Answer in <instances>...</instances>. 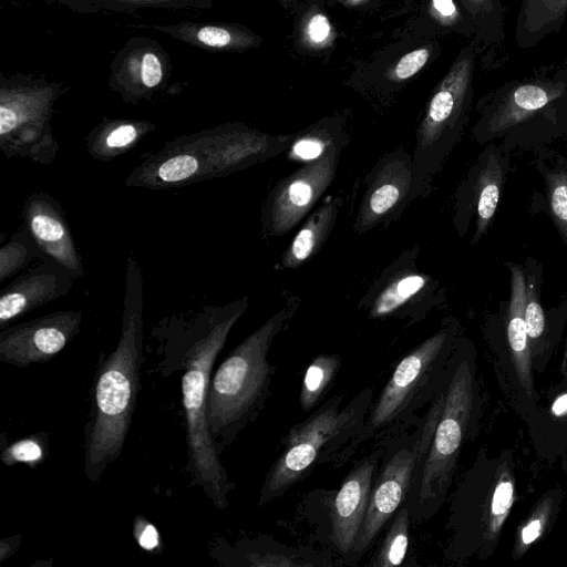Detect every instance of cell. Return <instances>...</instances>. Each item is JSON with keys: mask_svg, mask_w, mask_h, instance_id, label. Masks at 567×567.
I'll return each instance as SVG.
<instances>
[{"mask_svg": "<svg viewBox=\"0 0 567 567\" xmlns=\"http://www.w3.org/2000/svg\"><path fill=\"white\" fill-rule=\"evenodd\" d=\"M423 422L424 414L415 425L389 437L372 483L363 524L344 565H355L363 557L405 503L424 445Z\"/></svg>", "mask_w": 567, "mask_h": 567, "instance_id": "obj_9", "label": "cell"}, {"mask_svg": "<svg viewBox=\"0 0 567 567\" xmlns=\"http://www.w3.org/2000/svg\"><path fill=\"white\" fill-rule=\"evenodd\" d=\"M347 144L331 147L322 157L302 164L275 185L262 206L266 235L284 236L308 215L334 179Z\"/></svg>", "mask_w": 567, "mask_h": 567, "instance_id": "obj_11", "label": "cell"}, {"mask_svg": "<svg viewBox=\"0 0 567 567\" xmlns=\"http://www.w3.org/2000/svg\"><path fill=\"white\" fill-rule=\"evenodd\" d=\"M79 276L51 258H43L0 291V328L34 309L64 297Z\"/></svg>", "mask_w": 567, "mask_h": 567, "instance_id": "obj_17", "label": "cell"}, {"mask_svg": "<svg viewBox=\"0 0 567 567\" xmlns=\"http://www.w3.org/2000/svg\"><path fill=\"white\" fill-rule=\"evenodd\" d=\"M210 556L224 566L247 567H327L337 565L330 551L286 546L270 537L239 539L229 545L218 542Z\"/></svg>", "mask_w": 567, "mask_h": 567, "instance_id": "obj_19", "label": "cell"}, {"mask_svg": "<svg viewBox=\"0 0 567 567\" xmlns=\"http://www.w3.org/2000/svg\"><path fill=\"white\" fill-rule=\"evenodd\" d=\"M433 8L443 18H452L456 13L453 0H432Z\"/></svg>", "mask_w": 567, "mask_h": 567, "instance_id": "obj_39", "label": "cell"}, {"mask_svg": "<svg viewBox=\"0 0 567 567\" xmlns=\"http://www.w3.org/2000/svg\"><path fill=\"white\" fill-rule=\"evenodd\" d=\"M60 145L47 123V99L18 96L0 104V151L10 158L52 164Z\"/></svg>", "mask_w": 567, "mask_h": 567, "instance_id": "obj_16", "label": "cell"}, {"mask_svg": "<svg viewBox=\"0 0 567 567\" xmlns=\"http://www.w3.org/2000/svg\"><path fill=\"white\" fill-rule=\"evenodd\" d=\"M474 406V367L460 338L443 386L436 423L432 416L423 423L424 445L405 501L412 524L426 522L441 508L453 480Z\"/></svg>", "mask_w": 567, "mask_h": 567, "instance_id": "obj_6", "label": "cell"}, {"mask_svg": "<svg viewBox=\"0 0 567 567\" xmlns=\"http://www.w3.org/2000/svg\"><path fill=\"white\" fill-rule=\"evenodd\" d=\"M509 272V298L505 311V332L511 358L520 386L535 395L532 350L524 320L525 274L523 264L505 261Z\"/></svg>", "mask_w": 567, "mask_h": 567, "instance_id": "obj_21", "label": "cell"}, {"mask_svg": "<svg viewBox=\"0 0 567 567\" xmlns=\"http://www.w3.org/2000/svg\"><path fill=\"white\" fill-rule=\"evenodd\" d=\"M429 50L427 49H416L403 58L400 59L398 64L394 68L393 78L395 80H406L413 76L417 71H420L429 59Z\"/></svg>", "mask_w": 567, "mask_h": 567, "instance_id": "obj_34", "label": "cell"}, {"mask_svg": "<svg viewBox=\"0 0 567 567\" xmlns=\"http://www.w3.org/2000/svg\"><path fill=\"white\" fill-rule=\"evenodd\" d=\"M563 372L567 374V349L564 357Z\"/></svg>", "mask_w": 567, "mask_h": 567, "instance_id": "obj_41", "label": "cell"}, {"mask_svg": "<svg viewBox=\"0 0 567 567\" xmlns=\"http://www.w3.org/2000/svg\"><path fill=\"white\" fill-rule=\"evenodd\" d=\"M389 437L370 445L368 453L354 463L340 487L333 492L329 513L330 542L333 550L341 556L343 565L355 545L363 524L372 483Z\"/></svg>", "mask_w": 567, "mask_h": 567, "instance_id": "obj_15", "label": "cell"}, {"mask_svg": "<svg viewBox=\"0 0 567 567\" xmlns=\"http://www.w3.org/2000/svg\"><path fill=\"white\" fill-rule=\"evenodd\" d=\"M460 322L449 317L395 365L369 409L360 433L338 454L333 468L344 466L360 450L415 425L442 386L460 340Z\"/></svg>", "mask_w": 567, "mask_h": 567, "instance_id": "obj_4", "label": "cell"}, {"mask_svg": "<svg viewBox=\"0 0 567 567\" xmlns=\"http://www.w3.org/2000/svg\"><path fill=\"white\" fill-rule=\"evenodd\" d=\"M341 195H329L299 228L280 258L284 268L293 269L311 259L327 243L343 206Z\"/></svg>", "mask_w": 567, "mask_h": 567, "instance_id": "obj_22", "label": "cell"}, {"mask_svg": "<svg viewBox=\"0 0 567 567\" xmlns=\"http://www.w3.org/2000/svg\"><path fill=\"white\" fill-rule=\"evenodd\" d=\"M344 398L343 392L332 395L289 429L280 442V454L264 477L259 507L282 496L317 466L332 463L360 433L374 400L373 388H364L343 405Z\"/></svg>", "mask_w": 567, "mask_h": 567, "instance_id": "obj_7", "label": "cell"}, {"mask_svg": "<svg viewBox=\"0 0 567 567\" xmlns=\"http://www.w3.org/2000/svg\"><path fill=\"white\" fill-rule=\"evenodd\" d=\"M133 535L142 549L150 553H159L162 543L158 530L145 517L141 515L135 517Z\"/></svg>", "mask_w": 567, "mask_h": 567, "instance_id": "obj_33", "label": "cell"}, {"mask_svg": "<svg viewBox=\"0 0 567 567\" xmlns=\"http://www.w3.org/2000/svg\"><path fill=\"white\" fill-rule=\"evenodd\" d=\"M197 39L208 47L221 48L231 41V34L224 28L204 27L197 32Z\"/></svg>", "mask_w": 567, "mask_h": 567, "instance_id": "obj_37", "label": "cell"}, {"mask_svg": "<svg viewBox=\"0 0 567 567\" xmlns=\"http://www.w3.org/2000/svg\"><path fill=\"white\" fill-rule=\"evenodd\" d=\"M144 280L133 254L126 258L121 333L101 355L84 426V473L95 483L121 455L132 425L144 360Z\"/></svg>", "mask_w": 567, "mask_h": 567, "instance_id": "obj_2", "label": "cell"}, {"mask_svg": "<svg viewBox=\"0 0 567 567\" xmlns=\"http://www.w3.org/2000/svg\"><path fill=\"white\" fill-rule=\"evenodd\" d=\"M548 156V153H547ZM543 153L536 159V168L544 181L547 213L559 236L567 245V158Z\"/></svg>", "mask_w": 567, "mask_h": 567, "instance_id": "obj_24", "label": "cell"}, {"mask_svg": "<svg viewBox=\"0 0 567 567\" xmlns=\"http://www.w3.org/2000/svg\"><path fill=\"white\" fill-rule=\"evenodd\" d=\"M152 127L144 122L122 121L105 124L87 135L86 152L93 159L111 161L136 147Z\"/></svg>", "mask_w": 567, "mask_h": 567, "instance_id": "obj_23", "label": "cell"}, {"mask_svg": "<svg viewBox=\"0 0 567 567\" xmlns=\"http://www.w3.org/2000/svg\"><path fill=\"white\" fill-rule=\"evenodd\" d=\"M21 216L23 228L45 258L58 261L79 278L84 276L82 257L65 213L54 197L45 192L30 194L23 203Z\"/></svg>", "mask_w": 567, "mask_h": 567, "instance_id": "obj_18", "label": "cell"}, {"mask_svg": "<svg viewBox=\"0 0 567 567\" xmlns=\"http://www.w3.org/2000/svg\"><path fill=\"white\" fill-rule=\"evenodd\" d=\"M411 525V513L408 504L404 503L392 517L385 536L369 560L368 566L393 567L402 565L409 549Z\"/></svg>", "mask_w": 567, "mask_h": 567, "instance_id": "obj_27", "label": "cell"}, {"mask_svg": "<svg viewBox=\"0 0 567 567\" xmlns=\"http://www.w3.org/2000/svg\"><path fill=\"white\" fill-rule=\"evenodd\" d=\"M162 64L154 53H145L142 59L141 79L146 87H154L162 80Z\"/></svg>", "mask_w": 567, "mask_h": 567, "instance_id": "obj_35", "label": "cell"}, {"mask_svg": "<svg viewBox=\"0 0 567 567\" xmlns=\"http://www.w3.org/2000/svg\"><path fill=\"white\" fill-rule=\"evenodd\" d=\"M341 368V359L334 353H320L306 369L299 403L303 412L317 408L332 388V383Z\"/></svg>", "mask_w": 567, "mask_h": 567, "instance_id": "obj_26", "label": "cell"}, {"mask_svg": "<svg viewBox=\"0 0 567 567\" xmlns=\"http://www.w3.org/2000/svg\"><path fill=\"white\" fill-rule=\"evenodd\" d=\"M561 86L526 83L511 90L497 102L473 128V138L485 144L502 137L512 128L532 118L563 93Z\"/></svg>", "mask_w": 567, "mask_h": 567, "instance_id": "obj_20", "label": "cell"}, {"mask_svg": "<svg viewBox=\"0 0 567 567\" xmlns=\"http://www.w3.org/2000/svg\"><path fill=\"white\" fill-rule=\"evenodd\" d=\"M555 498L547 494L536 504L526 522L518 529L513 556L519 558L526 550L542 537L554 511Z\"/></svg>", "mask_w": 567, "mask_h": 567, "instance_id": "obj_31", "label": "cell"}, {"mask_svg": "<svg viewBox=\"0 0 567 567\" xmlns=\"http://www.w3.org/2000/svg\"><path fill=\"white\" fill-rule=\"evenodd\" d=\"M292 138L239 125L181 136L145 155L124 185L159 190L224 177L287 151Z\"/></svg>", "mask_w": 567, "mask_h": 567, "instance_id": "obj_3", "label": "cell"}, {"mask_svg": "<svg viewBox=\"0 0 567 567\" xmlns=\"http://www.w3.org/2000/svg\"><path fill=\"white\" fill-rule=\"evenodd\" d=\"M525 274L524 320L529 338L532 355L546 347L547 316L542 302L543 266L528 257L523 264Z\"/></svg>", "mask_w": 567, "mask_h": 567, "instance_id": "obj_25", "label": "cell"}, {"mask_svg": "<svg viewBox=\"0 0 567 567\" xmlns=\"http://www.w3.org/2000/svg\"><path fill=\"white\" fill-rule=\"evenodd\" d=\"M550 413L554 416H566L567 415V393L559 395L551 404Z\"/></svg>", "mask_w": 567, "mask_h": 567, "instance_id": "obj_40", "label": "cell"}, {"mask_svg": "<svg viewBox=\"0 0 567 567\" xmlns=\"http://www.w3.org/2000/svg\"><path fill=\"white\" fill-rule=\"evenodd\" d=\"M82 311L59 310L0 331V361L16 367L49 362L80 332Z\"/></svg>", "mask_w": 567, "mask_h": 567, "instance_id": "obj_14", "label": "cell"}, {"mask_svg": "<svg viewBox=\"0 0 567 567\" xmlns=\"http://www.w3.org/2000/svg\"><path fill=\"white\" fill-rule=\"evenodd\" d=\"M472 62L462 59L432 95L412 152L411 203L429 194L434 176L458 144L467 121Z\"/></svg>", "mask_w": 567, "mask_h": 567, "instance_id": "obj_8", "label": "cell"}, {"mask_svg": "<svg viewBox=\"0 0 567 567\" xmlns=\"http://www.w3.org/2000/svg\"><path fill=\"white\" fill-rule=\"evenodd\" d=\"M247 308V297L203 306L161 319L151 332L159 357L156 371L166 378L182 372L186 471L192 485L199 487L218 511L228 506L235 484L214 445L207 423V399L215 361Z\"/></svg>", "mask_w": 567, "mask_h": 567, "instance_id": "obj_1", "label": "cell"}, {"mask_svg": "<svg viewBox=\"0 0 567 567\" xmlns=\"http://www.w3.org/2000/svg\"><path fill=\"white\" fill-rule=\"evenodd\" d=\"M419 254V245L402 251L374 280L358 303L369 320L413 326L444 302L439 279L417 267Z\"/></svg>", "mask_w": 567, "mask_h": 567, "instance_id": "obj_10", "label": "cell"}, {"mask_svg": "<svg viewBox=\"0 0 567 567\" xmlns=\"http://www.w3.org/2000/svg\"><path fill=\"white\" fill-rule=\"evenodd\" d=\"M474 1H481V0H474Z\"/></svg>", "mask_w": 567, "mask_h": 567, "instance_id": "obj_42", "label": "cell"}, {"mask_svg": "<svg viewBox=\"0 0 567 567\" xmlns=\"http://www.w3.org/2000/svg\"><path fill=\"white\" fill-rule=\"evenodd\" d=\"M48 435L44 433L32 434L2 449L0 458L7 466L25 464L34 468L47 456Z\"/></svg>", "mask_w": 567, "mask_h": 567, "instance_id": "obj_32", "label": "cell"}, {"mask_svg": "<svg viewBox=\"0 0 567 567\" xmlns=\"http://www.w3.org/2000/svg\"><path fill=\"white\" fill-rule=\"evenodd\" d=\"M509 166L505 147L488 144L456 188L453 225L463 238L474 220L471 245H477L492 225Z\"/></svg>", "mask_w": 567, "mask_h": 567, "instance_id": "obj_12", "label": "cell"}, {"mask_svg": "<svg viewBox=\"0 0 567 567\" xmlns=\"http://www.w3.org/2000/svg\"><path fill=\"white\" fill-rule=\"evenodd\" d=\"M412 154L402 146L384 154L364 178L353 230L363 234L396 219L411 203Z\"/></svg>", "mask_w": 567, "mask_h": 567, "instance_id": "obj_13", "label": "cell"}, {"mask_svg": "<svg viewBox=\"0 0 567 567\" xmlns=\"http://www.w3.org/2000/svg\"><path fill=\"white\" fill-rule=\"evenodd\" d=\"M45 258L24 229L14 233L0 248V282L24 270L34 259Z\"/></svg>", "mask_w": 567, "mask_h": 567, "instance_id": "obj_30", "label": "cell"}, {"mask_svg": "<svg viewBox=\"0 0 567 567\" xmlns=\"http://www.w3.org/2000/svg\"><path fill=\"white\" fill-rule=\"evenodd\" d=\"M22 535L16 534L0 539V563L11 557L20 547Z\"/></svg>", "mask_w": 567, "mask_h": 567, "instance_id": "obj_38", "label": "cell"}, {"mask_svg": "<svg viewBox=\"0 0 567 567\" xmlns=\"http://www.w3.org/2000/svg\"><path fill=\"white\" fill-rule=\"evenodd\" d=\"M306 32L310 42L323 43L330 35L331 25L326 16L317 13L309 20Z\"/></svg>", "mask_w": 567, "mask_h": 567, "instance_id": "obj_36", "label": "cell"}, {"mask_svg": "<svg viewBox=\"0 0 567 567\" xmlns=\"http://www.w3.org/2000/svg\"><path fill=\"white\" fill-rule=\"evenodd\" d=\"M515 501V484L506 464L498 471L496 483L491 493L484 518V539L497 538Z\"/></svg>", "mask_w": 567, "mask_h": 567, "instance_id": "obj_29", "label": "cell"}, {"mask_svg": "<svg viewBox=\"0 0 567 567\" xmlns=\"http://www.w3.org/2000/svg\"><path fill=\"white\" fill-rule=\"evenodd\" d=\"M342 143H348V137L341 126L317 125L293 135L287 157L305 164L322 157L331 147Z\"/></svg>", "mask_w": 567, "mask_h": 567, "instance_id": "obj_28", "label": "cell"}, {"mask_svg": "<svg viewBox=\"0 0 567 567\" xmlns=\"http://www.w3.org/2000/svg\"><path fill=\"white\" fill-rule=\"evenodd\" d=\"M298 306L299 299L289 297L213 372L207 399V423L219 455L255 422L269 399L275 367L267 359L268 352Z\"/></svg>", "mask_w": 567, "mask_h": 567, "instance_id": "obj_5", "label": "cell"}]
</instances>
